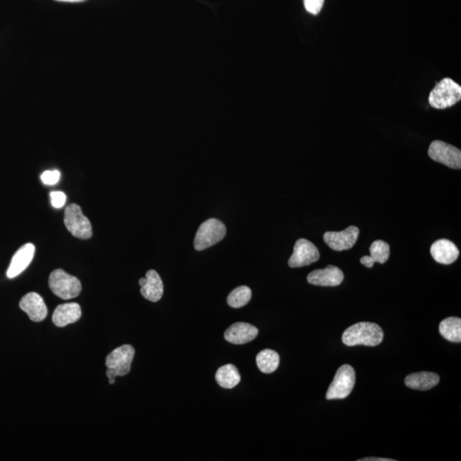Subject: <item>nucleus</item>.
I'll return each instance as SVG.
<instances>
[{
    "label": "nucleus",
    "mask_w": 461,
    "mask_h": 461,
    "mask_svg": "<svg viewBox=\"0 0 461 461\" xmlns=\"http://www.w3.org/2000/svg\"><path fill=\"white\" fill-rule=\"evenodd\" d=\"M384 331L378 325L360 322L347 328L342 336V341L347 346L364 345L375 347L383 342Z\"/></svg>",
    "instance_id": "1"
},
{
    "label": "nucleus",
    "mask_w": 461,
    "mask_h": 461,
    "mask_svg": "<svg viewBox=\"0 0 461 461\" xmlns=\"http://www.w3.org/2000/svg\"><path fill=\"white\" fill-rule=\"evenodd\" d=\"M135 350L133 346L125 345L113 350L106 357V371L110 385L115 384L116 378L125 376L130 373L132 362H133Z\"/></svg>",
    "instance_id": "2"
},
{
    "label": "nucleus",
    "mask_w": 461,
    "mask_h": 461,
    "mask_svg": "<svg viewBox=\"0 0 461 461\" xmlns=\"http://www.w3.org/2000/svg\"><path fill=\"white\" fill-rule=\"evenodd\" d=\"M461 99V87L450 78H444L436 85L429 95V103L432 108H450Z\"/></svg>",
    "instance_id": "3"
},
{
    "label": "nucleus",
    "mask_w": 461,
    "mask_h": 461,
    "mask_svg": "<svg viewBox=\"0 0 461 461\" xmlns=\"http://www.w3.org/2000/svg\"><path fill=\"white\" fill-rule=\"evenodd\" d=\"M49 287L57 296L63 300L77 298L81 292V281L62 269H56L50 274Z\"/></svg>",
    "instance_id": "4"
},
{
    "label": "nucleus",
    "mask_w": 461,
    "mask_h": 461,
    "mask_svg": "<svg viewBox=\"0 0 461 461\" xmlns=\"http://www.w3.org/2000/svg\"><path fill=\"white\" fill-rule=\"evenodd\" d=\"M227 234V228L221 221L209 219L201 224L196 232L194 248L198 252L212 247L223 240Z\"/></svg>",
    "instance_id": "5"
},
{
    "label": "nucleus",
    "mask_w": 461,
    "mask_h": 461,
    "mask_svg": "<svg viewBox=\"0 0 461 461\" xmlns=\"http://www.w3.org/2000/svg\"><path fill=\"white\" fill-rule=\"evenodd\" d=\"M356 384V371L351 366L342 365L336 373L327 392V400L345 399L352 392Z\"/></svg>",
    "instance_id": "6"
},
{
    "label": "nucleus",
    "mask_w": 461,
    "mask_h": 461,
    "mask_svg": "<svg viewBox=\"0 0 461 461\" xmlns=\"http://www.w3.org/2000/svg\"><path fill=\"white\" fill-rule=\"evenodd\" d=\"M64 224L74 237L81 239H88L92 237V228L90 221L82 214L80 206L71 203L67 206L64 212Z\"/></svg>",
    "instance_id": "7"
},
{
    "label": "nucleus",
    "mask_w": 461,
    "mask_h": 461,
    "mask_svg": "<svg viewBox=\"0 0 461 461\" xmlns=\"http://www.w3.org/2000/svg\"><path fill=\"white\" fill-rule=\"evenodd\" d=\"M428 156L435 162L453 170H460L461 152L455 146L441 141L431 143L428 150Z\"/></svg>",
    "instance_id": "8"
},
{
    "label": "nucleus",
    "mask_w": 461,
    "mask_h": 461,
    "mask_svg": "<svg viewBox=\"0 0 461 461\" xmlns=\"http://www.w3.org/2000/svg\"><path fill=\"white\" fill-rule=\"evenodd\" d=\"M320 252L312 242L305 238H300L296 242L293 254L288 265L291 269L309 266L320 259Z\"/></svg>",
    "instance_id": "9"
},
{
    "label": "nucleus",
    "mask_w": 461,
    "mask_h": 461,
    "mask_svg": "<svg viewBox=\"0 0 461 461\" xmlns=\"http://www.w3.org/2000/svg\"><path fill=\"white\" fill-rule=\"evenodd\" d=\"M360 234L359 228L350 226L342 232H327L324 234L325 243L336 252L348 250L355 246Z\"/></svg>",
    "instance_id": "10"
},
{
    "label": "nucleus",
    "mask_w": 461,
    "mask_h": 461,
    "mask_svg": "<svg viewBox=\"0 0 461 461\" xmlns=\"http://www.w3.org/2000/svg\"><path fill=\"white\" fill-rule=\"evenodd\" d=\"M345 275L339 267L328 265L326 269H317L307 275V282L318 287H334L341 285Z\"/></svg>",
    "instance_id": "11"
},
{
    "label": "nucleus",
    "mask_w": 461,
    "mask_h": 461,
    "mask_svg": "<svg viewBox=\"0 0 461 461\" xmlns=\"http://www.w3.org/2000/svg\"><path fill=\"white\" fill-rule=\"evenodd\" d=\"M20 309L24 311L34 322H41L48 316V310L44 300L38 293L30 292L21 299Z\"/></svg>",
    "instance_id": "12"
},
{
    "label": "nucleus",
    "mask_w": 461,
    "mask_h": 461,
    "mask_svg": "<svg viewBox=\"0 0 461 461\" xmlns=\"http://www.w3.org/2000/svg\"><path fill=\"white\" fill-rule=\"evenodd\" d=\"M259 331L252 325L238 322L227 329L224 338L232 345H245L252 342L258 336Z\"/></svg>",
    "instance_id": "13"
},
{
    "label": "nucleus",
    "mask_w": 461,
    "mask_h": 461,
    "mask_svg": "<svg viewBox=\"0 0 461 461\" xmlns=\"http://www.w3.org/2000/svg\"><path fill=\"white\" fill-rule=\"evenodd\" d=\"M431 254L436 262L443 265H450L458 259L460 250L448 239H439L431 245Z\"/></svg>",
    "instance_id": "14"
},
{
    "label": "nucleus",
    "mask_w": 461,
    "mask_h": 461,
    "mask_svg": "<svg viewBox=\"0 0 461 461\" xmlns=\"http://www.w3.org/2000/svg\"><path fill=\"white\" fill-rule=\"evenodd\" d=\"M34 252L33 244H26L17 250L7 271V277L13 278L23 273L33 260Z\"/></svg>",
    "instance_id": "15"
},
{
    "label": "nucleus",
    "mask_w": 461,
    "mask_h": 461,
    "mask_svg": "<svg viewBox=\"0 0 461 461\" xmlns=\"http://www.w3.org/2000/svg\"><path fill=\"white\" fill-rule=\"evenodd\" d=\"M81 317V306L76 303H70L57 307L53 313L52 321L56 327H64L68 325L76 323Z\"/></svg>",
    "instance_id": "16"
},
{
    "label": "nucleus",
    "mask_w": 461,
    "mask_h": 461,
    "mask_svg": "<svg viewBox=\"0 0 461 461\" xmlns=\"http://www.w3.org/2000/svg\"><path fill=\"white\" fill-rule=\"evenodd\" d=\"M141 295L149 301L158 302L163 295L162 278L155 270H149L145 275V283L142 285Z\"/></svg>",
    "instance_id": "17"
},
{
    "label": "nucleus",
    "mask_w": 461,
    "mask_h": 461,
    "mask_svg": "<svg viewBox=\"0 0 461 461\" xmlns=\"http://www.w3.org/2000/svg\"><path fill=\"white\" fill-rule=\"evenodd\" d=\"M440 381L439 375L430 371H421L409 374L405 378V385L407 387L418 391H429L437 386Z\"/></svg>",
    "instance_id": "18"
},
{
    "label": "nucleus",
    "mask_w": 461,
    "mask_h": 461,
    "mask_svg": "<svg viewBox=\"0 0 461 461\" xmlns=\"http://www.w3.org/2000/svg\"><path fill=\"white\" fill-rule=\"evenodd\" d=\"M371 256H365L360 258L362 265L371 269L375 263L384 264L389 258V245L388 243L383 240H376L371 244L370 247Z\"/></svg>",
    "instance_id": "19"
},
{
    "label": "nucleus",
    "mask_w": 461,
    "mask_h": 461,
    "mask_svg": "<svg viewBox=\"0 0 461 461\" xmlns=\"http://www.w3.org/2000/svg\"><path fill=\"white\" fill-rule=\"evenodd\" d=\"M216 380L218 385L224 389H232L241 380L238 368L232 364H227L217 370Z\"/></svg>",
    "instance_id": "20"
},
{
    "label": "nucleus",
    "mask_w": 461,
    "mask_h": 461,
    "mask_svg": "<svg viewBox=\"0 0 461 461\" xmlns=\"http://www.w3.org/2000/svg\"><path fill=\"white\" fill-rule=\"evenodd\" d=\"M439 331L443 338L449 342H461V320L458 317H449L443 320L439 326Z\"/></svg>",
    "instance_id": "21"
},
{
    "label": "nucleus",
    "mask_w": 461,
    "mask_h": 461,
    "mask_svg": "<svg viewBox=\"0 0 461 461\" xmlns=\"http://www.w3.org/2000/svg\"><path fill=\"white\" fill-rule=\"evenodd\" d=\"M256 364L260 371L269 374L280 366V356L272 349H264L256 356Z\"/></svg>",
    "instance_id": "22"
},
{
    "label": "nucleus",
    "mask_w": 461,
    "mask_h": 461,
    "mask_svg": "<svg viewBox=\"0 0 461 461\" xmlns=\"http://www.w3.org/2000/svg\"><path fill=\"white\" fill-rule=\"evenodd\" d=\"M252 292L248 287L243 285L234 289L227 298V303L234 309H240V307L248 305L252 299Z\"/></svg>",
    "instance_id": "23"
},
{
    "label": "nucleus",
    "mask_w": 461,
    "mask_h": 461,
    "mask_svg": "<svg viewBox=\"0 0 461 461\" xmlns=\"http://www.w3.org/2000/svg\"><path fill=\"white\" fill-rule=\"evenodd\" d=\"M325 0H305V7L307 12L316 16L323 8Z\"/></svg>",
    "instance_id": "24"
},
{
    "label": "nucleus",
    "mask_w": 461,
    "mask_h": 461,
    "mask_svg": "<svg viewBox=\"0 0 461 461\" xmlns=\"http://www.w3.org/2000/svg\"><path fill=\"white\" fill-rule=\"evenodd\" d=\"M60 175V172L58 170L45 171L41 175V181L45 185H55L59 181Z\"/></svg>",
    "instance_id": "25"
},
{
    "label": "nucleus",
    "mask_w": 461,
    "mask_h": 461,
    "mask_svg": "<svg viewBox=\"0 0 461 461\" xmlns=\"http://www.w3.org/2000/svg\"><path fill=\"white\" fill-rule=\"evenodd\" d=\"M52 205L56 209L62 208L66 203V195L62 192L51 193Z\"/></svg>",
    "instance_id": "26"
},
{
    "label": "nucleus",
    "mask_w": 461,
    "mask_h": 461,
    "mask_svg": "<svg viewBox=\"0 0 461 461\" xmlns=\"http://www.w3.org/2000/svg\"><path fill=\"white\" fill-rule=\"evenodd\" d=\"M395 460L391 459H384V458H375V457H370V458H364L358 460V461H393Z\"/></svg>",
    "instance_id": "27"
},
{
    "label": "nucleus",
    "mask_w": 461,
    "mask_h": 461,
    "mask_svg": "<svg viewBox=\"0 0 461 461\" xmlns=\"http://www.w3.org/2000/svg\"><path fill=\"white\" fill-rule=\"evenodd\" d=\"M56 1H59V2H69V3H79V2H83V1H85V0H56Z\"/></svg>",
    "instance_id": "28"
}]
</instances>
